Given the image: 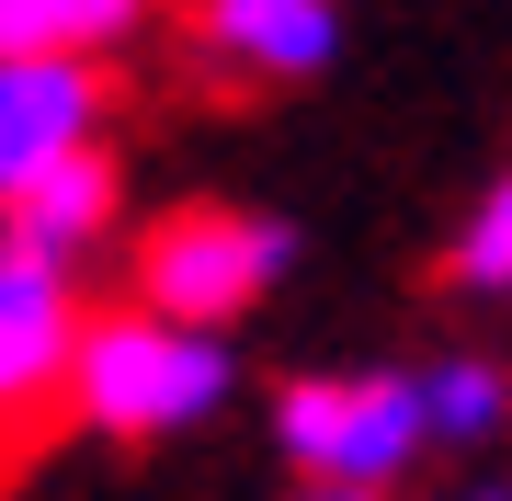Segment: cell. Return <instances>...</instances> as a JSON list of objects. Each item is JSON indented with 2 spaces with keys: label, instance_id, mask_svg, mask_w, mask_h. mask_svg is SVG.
I'll return each instance as SVG.
<instances>
[{
  "label": "cell",
  "instance_id": "1",
  "mask_svg": "<svg viewBox=\"0 0 512 501\" xmlns=\"http://www.w3.org/2000/svg\"><path fill=\"white\" fill-rule=\"evenodd\" d=\"M228 399H239V353H228L217 331L148 319L137 297H126V308H92V331H80V376H69V422H80V433L171 445V433H205Z\"/></svg>",
  "mask_w": 512,
  "mask_h": 501
},
{
  "label": "cell",
  "instance_id": "2",
  "mask_svg": "<svg viewBox=\"0 0 512 501\" xmlns=\"http://www.w3.org/2000/svg\"><path fill=\"white\" fill-rule=\"evenodd\" d=\"M274 456L296 467V490H365V501H387L421 456H433L421 365L285 376V388H274Z\"/></svg>",
  "mask_w": 512,
  "mask_h": 501
},
{
  "label": "cell",
  "instance_id": "3",
  "mask_svg": "<svg viewBox=\"0 0 512 501\" xmlns=\"http://www.w3.org/2000/svg\"><path fill=\"white\" fill-rule=\"evenodd\" d=\"M137 308L148 319H183V331H239L262 297L285 285L296 262V228L285 217H251V205H171V217L137 228Z\"/></svg>",
  "mask_w": 512,
  "mask_h": 501
},
{
  "label": "cell",
  "instance_id": "9",
  "mask_svg": "<svg viewBox=\"0 0 512 501\" xmlns=\"http://www.w3.org/2000/svg\"><path fill=\"white\" fill-rule=\"evenodd\" d=\"M421 399H433V445H501L512 433V365L501 353H444V365H421Z\"/></svg>",
  "mask_w": 512,
  "mask_h": 501
},
{
  "label": "cell",
  "instance_id": "12",
  "mask_svg": "<svg viewBox=\"0 0 512 501\" xmlns=\"http://www.w3.org/2000/svg\"><path fill=\"white\" fill-rule=\"evenodd\" d=\"M467 501H512V490H467Z\"/></svg>",
  "mask_w": 512,
  "mask_h": 501
},
{
  "label": "cell",
  "instance_id": "6",
  "mask_svg": "<svg viewBox=\"0 0 512 501\" xmlns=\"http://www.w3.org/2000/svg\"><path fill=\"white\" fill-rule=\"evenodd\" d=\"M194 46L239 80H319L342 57V0H194Z\"/></svg>",
  "mask_w": 512,
  "mask_h": 501
},
{
  "label": "cell",
  "instance_id": "5",
  "mask_svg": "<svg viewBox=\"0 0 512 501\" xmlns=\"http://www.w3.org/2000/svg\"><path fill=\"white\" fill-rule=\"evenodd\" d=\"M114 126V69H57V57H0V205H23L46 171L92 160Z\"/></svg>",
  "mask_w": 512,
  "mask_h": 501
},
{
  "label": "cell",
  "instance_id": "8",
  "mask_svg": "<svg viewBox=\"0 0 512 501\" xmlns=\"http://www.w3.org/2000/svg\"><path fill=\"white\" fill-rule=\"evenodd\" d=\"M160 23V0H0V57H57V69H103L114 46H137Z\"/></svg>",
  "mask_w": 512,
  "mask_h": 501
},
{
  "label": "cell",
  "instance_id": "10",
  "mask_svg": "<svg viewBox=\"0 0 512 501\" xmlns=\"http://www.w3.org/2000/svg\"><path fill=\"white\" fill-rule=\"evenodd\" d=\"M444 285L456 297H512V160L467 194L456 240H444Z\"/></svg>",
  "mask_w": 512,
  "mask_h": 501
},
{
  "label": "cell",
  "instance_id": "7",
  "mask_svg": "<svg viewBox=\"0 0 512 501\" xmlns=\"http://www.w3.org/2000/svg\"><path fill=\"white\" fill-rule=\"evenodd\" d=\"M114 217H126V183H114V149H92V160L46 171L23 205H0V251L46 262V274H80V262L114 240Z\"/></svg>",
  "mask_w": 512,
  "mask_h": 501
},
{
  "label": "cell",
  "instance_id": "11",
  "mask_svg": "<svg viewBox=\"0 0 512 501\" xmlns=\"http://www.w3.org/2000/svg\"><path fill=\"white\" fill-rule=\"evenodd\" d=\"M296 501H365V490H296Z\"/></svg>",
  "mask_w": 512,
  "mask_h": 501
},
{
  "label": "cell",
  "instance_id": "4",
  "mask_svg": "<svg viewBox=\"0 0 512 501\" xmlns=\"http://www.w3.org/2000/svg\"><path fill=\"white\" fill-rule=\"evenodd\" d=\"M80 331H92L80 274H46V262L0 251V445H23L46 410H69Z\"/></svg>",
  "mask_w": 512,
  "mask_h": 501
}]
</instances>
